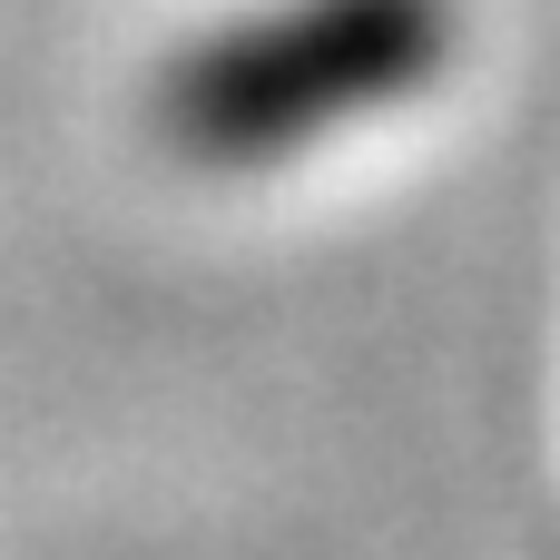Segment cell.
<instances>
[{"label": "cell", "mask_w": 560, "mask_h": 560, "mask_svg": "<svg viewBox=\"0 0 560 560\" xmlns=\"http://www.w3.org/2000/svg\"><path fill=\"white\" fill-rule=\"evenodd\" d=\"M443 59H453V0H276L167 59L158 128L207 167H256L364 108L413 98Z\"/></svg>", "instance_id": "6da1fadb"}]
</instances>
